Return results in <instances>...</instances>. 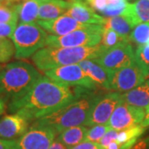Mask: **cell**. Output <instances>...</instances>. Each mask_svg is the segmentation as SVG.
Here are the masks:
<instances>
[{"instance_id":"obj_1","label":"cell","mask_w":149,"mask_h":149,"mask_svg":"<svg viewBox=\"0 0 149 149\" xmlns=\"http://www.w3.org/2000/svg\"><path fill=\"white\" fill-rule=\"evenodd\" d=\"M90 91L60 84L42 75L25 95L9 102L8 110L20 113L33 122L68 105Z\"/></svg>"},{"instance_id":"obj_2","label":"cell","mask_w":149,"mask_h":149,"mask_svg":"<svg viewBox=\"0 0 149 149\" xmlns=\"http://www.w3.org/2000/svg\"><path fill=\"white\" fill-rule=\"evenodd\" d=\"M101 96L90 91L68 105L34 121L33 124L51 127L58 134L67 128L85 125L92 109Z\"/></svg>"},{"instance_id":"obj_3","label":"cell","mask_w":149,"mask_h":149,"mask_svg":"<svg viewBox=\"0 0 149 149\" xmlns=\"http://www.w3.org/2000/svg\"><path fill=\"white\" fill-rule=\"evenodd\" d=\"M42 74L32 64L18 61L0 70V98L13 101L27 94Z\"/></svg>"},{"instance_id":"obj_4","label":"cell","mask_w":149,"mask_h":149,"mask_svg":"<svg viewBox=\"0 0 149 149\" xmlns=\"http://www.w3.org/2000/svg\"><path fill=\"white\" fill-rule=\"evenodd\" d=\"M106 49L101 45L78 47H46L32 56V61L40 70H47L56 67L79 64L87 59L97 58Z\"/></svg>"},{"instance_id":"obj_5","label":"cell","mask_w":149,"mask_h":149,"mask_svg":"<svg viewBox=\"0 0 149 149\" xmlns=\"http://www.w3.org/2000/svg\"><path fill=\"white\" fill-rule=\"evenodd\" d=\"M47 37V32L37 22H20L17 24L11 38L16 50L15 58L32 57L37 52L45 47Z\"/></svg>"},{"instance_id":"obj_6","label":"cell","mask_w":149,"mask_h":149,"mask_svg":"<svg viewBox=\"0 0 149 149\" xmlns=\"http://www.w3.org/2000/svg\"><path fill=\"white\" fill-rule=\"evenodd\" d=\"M104 29L103 25H91L87 28L76 30L64 36L48 35L46 46L53 47L97 46L101 42Z\"/></svg>"},{"instance_id":"obj_7","label":"cell","mask_w":149,"mask_h":149,"mask_svg":"<svg viewBox=\"0 0 149 149\" xmlns=\"http://www.w3.org/2000/svg\"><path fill=\"white\" fill-rule=\"evenodd\" d=\"M92 60L101 65L109 73L128 66L136 61L135 52L129 41L123 42L106 49L97 58Z\"/></svg>"},{"instance_id":"obj_8","label":"cell","mask_w":149,"mask_h":149,"mask_svg":"<svg viewBox=\"0 0 149 149\" xmlns=\"http://www.w3.org/2000/svg\"><path fill=\"white\" fill-rule=\"evenodd\" d=\"M149 74L136 61L128 66L109 73V89L116 92H128L142 85Z\"/></svg>"},{"instance_id":"obj_9","label":"cell","mask_w":149,"mask_h":149,"mask_svg":"<svg viewBox=\"0 0 149 149\" xmlns=\"http://www.w3.org/2000/svg\"><path fill=\"white\" fill-rule=\"evenodd\" d=\"M44 74L53 81L69 86L83 87L91 91L95 90L98 86L78 64L47 70L44 71Z\"/></svg>"},{"instance_id":"obj_10","label":"cell","mask_w":149,"mask_h":149,"mask_svg":"<svg viewBox=\"0 0 149 149\" xmlns=\"http://www.w3.org/2000/svg\"><path fill=\"white\" fill-rule=\"evenodd\" d=\"M146 109L129 105L122 100L114 109L108 125L119 132L140 125L143 121Z\"/></svg>"},{"instance_id":"obj_11","label":"cell","mask_w":149,"mask_h":149,"mask_svg":"<svg viewBox=\"0 0 149 149\" xmlns=\"http://www.w3.org/2000/svg\"><path fill=\"white\" fill-rule=\"evenodd\" d=\"M58 133L47 126L33 124L17 140V149H49Z\"/></svg>"},{"instance_id":"obj_12","label":"cell","mask_w":149,"mask_h":149,"mask_svg":"<svg viewBox=\"0 0 149 149\" xmlns=\"http://www.w3.org/2000/svg\"><path fill=\"white\" fill-rule=\"evenodd\" d=\"M122 101V94L112 92L102 95L92 109L85 126L93 127L99 124H108L118 104Z\"/></svg>"},{"instance_id":"obj_13","label":"cell","mask_w":149,"mask_h":149,"mask_svg":"<svg viewBox=\"0 0 149 149\" xmlns=\"http://www.w3.org/2000/svg\"><path fill=\"white\" fill-rule=\"evenodd\" d=\"M31 121L20 113H14L0 118V139L17 140L27 133Z\"/></svg>"},{"instance_id":"obj_14","label":"cell","mask_w":149,"mask_h":149,"mask_svg":"<svg viewBox=\"0 0 149 149\" xmlns=\"http://www.w3.org/2000/svg\"><path fill=\"white\" fill-rule=\"evenodd\" d=\"M70 7L65 15L70 17L85 24L103 25L105 17L96 13L95 11L85 0H69Z\"/></svg>"},{"instance_id":"obj_15","label":"cell","mask_w":149,"mask_h":149,"mask_svg":"<svg viewBox=\"0 0 149 149\" xmlns=\"http://www.w3.org/2000/svg\"><path fill=\"white\" fill-rule=\"evenodd\" d=\"M36 22L46 32L53 36H64L76 30L87 28L93 25L81 23L67 15H62L56 19L48 21L37 20Z\"/></svg>"},{"instance_id":"obj_16","label":"cell","mask_w":149,"mask_h":149,"mask_svg":"<svg viewBox=\"0 0 149 149\" xmlns=\"http://www.w3.org/2000/svg\"><path fill=\"white\" fill-rule=\"evenodd\" d=\"M70 7L69 1L42 0L39 8L37 20H53L65 15Z\"/></svg>"},{"instance_id":"obj_17","label":"cell","mask_w":149,"mask_h":149,"mask_svg":"<svg viewBox=\"0 0 149 149\" xmlns=\"http://www.w3.org/2000/svg\"><path fill=\"white\" fill-rule=\"evenodd\" d=\"M78 65L98 86H100L105 90H110L109 73L101 65L95 63L92 59L84 60Z\"/></svg>"},{"instance_id":"obj_18","label":"cell","mask_w":149,"mask_h":149,"mask_svg":"<svg viewBox=\"0 0 149 149\" xmlns=\"http://www.w3.org/2000/svg\"><path fill=\"white\" fill-rule=\"evenodd\" d=\"M122 100L129 105L146 109L149 104V80L132 91L122 94Z\"/></svg>"},{"instance_id":"obj_19","label":"cell","mask_w":149,"mask_h":149,"mask_svg":"<svg viewBox=\"0 0 149 149\" xmlns=\"http://www.w3.org/2000/svg\"><path fill=\"white\" fill-rule=\"evenodd\" d=\"M123 15L128 17L135 27L140 23L149 22V0L129 3Z\"/></svg>"},{"instance_id":"obj_20","label":"cell","mask_w":149,"mask_h":149,"mask_svg":"<svg viewBox=\"0 0 149 149\" xmlns=\"http://www.w3.org/2000/svg\"><path fill=\"white\" fill-rule=\"evenodd\" d=\"M88 129L85 126H77L65 129L59 133L56 139L68 149L85 141Z\"/></svg>"},{"instance_id":"obj_21","label":"cell","mask_w":149,"mask_h":149,"mask_svg":"<svg viewBox=\"0 0 149 149\" xmlns=\"http://www.w3.org/2000/svg\"><path fill=\"white\" fill-rule=\"evenodd\" d=\"M42 1V0H27L16 4L18 18L21 23H32L37 21Z\"/></svg>"},{"instance_id":"obj_22","label":"cell","mask_w":149,"mask_h":149,"mask_svg":"<svg viewBox=\"0 0 149 149\" xmlns=\"http://www.w3.org/2000/svg\"><path fill=\"white\" fill-rule=\"evenodd\" d=\"M134 25L128 17L124 15L120 16L107 17L105 22L104 24V27L110 28L115 31L123 37L129 40V36L134 28Z\"/></svg>"},{"instance_id":"obj_23","label":"cell","mask_w":149,"mask_h":149,"mask_svg":"<svg viewBox=\"0 0 149 149\" xmlns=\"http://www.w3.org/2000/svg\"><path fill=\"white\" fill-rule=\"evenodd\" d=\"M18 19L16 4L10 0H0V22L17 24Z\"/></svg>"},{"instance_id":"obj_24","label":"cell","mask_w":149,"mask_h":149,"mask_svg":"<svg viewBox=\"0 0 149 149\" xmlns=\"http://www.w3.org/2000/svg\"><path fill=\"white\" fill-rule=\"evenodd\" d=\"M149 40V22L140 23L134 27L129 36V41L138 46L146 45Z\"/></svg>"},{"instance_id":"obj_25","label":"cell","mask_w":149,"mask_h":149,"mask_svg":"<svg viewBox=\"0 0 149 149\" xmlns=\"http://www.w3.org/2000/svg\"><path fill=\"white\" fill-rule=\"evenodd\" d=\"M145 128H144L140 124V125H137L132 128L119 131L116 141L120 144L127 143L130 142H136L137 139L144 133Z\"/></svg>"},{"instance_id":"obj_26","label":"cell","mask_w":149,"mask_h":149,"mask_svg":"<svg viewBox=\"0 0 149 149\" xmlns=\"http://www.w3.org/2000/svg\"><path fill=\"white\" fill-rule=\"evenodd\" d=\"M16 50L13 41L8 37H0V63H8L15 56Z\"/></svg>"},{"instance_id":"obj_27","label":"cell","mask_w":149,"mask_h":149,"mask_svg":"<svg viewBox=\"0 0 149 149\" xmlns=\"http://www.w3.org/2000/svg\"><path fill=\"white\" fill-rule=\"evenodd\" d=\"M128 3V0H115L109 3L100 13L107 17L120 16L125 13Z\"/></svg>"},{"instance_id":"obj_28","label":"cell","mask_w":149,"mask_h":149,"mask_svg":"<svg viewBox=\"0 0 149 149\" xmlns=\"http://www.w3.org/2000/svg\"><path fill=\"white\" fill-rule=\"evenodd\" d=\"M126 41H129V40L123 37L118 33H117L115 31L112 30L110 28H105L104 27L100 45L103 46L105 49H109V48H111L114 46H116L118 43L126 42Z\"/></svg>"},{"instance_id":"obj_29","label":"cell","mask_w":149,"mask_h":149,"mask_svg":"<svg viewBox=\"0 0 149 149\" xmlns=\"http://www.w3.org/2000/svg\"><path fill=\"white\" fill-rule=\"evenodd\" d=\"M109 129H111V128L108 124H99L93 126L88 129L85 141L99 143Z\"/></svg>"},{"instance_id":"obj_30","label":"cell","mask_w":149,"mask_h":149,"mask_svg":"<svg viewBox=\"0 0 149 149\" xmlns=\"http://www.w3.org/2000/svg\"><path fill=\"white\" fill-rule=\"evenodd\" d=\"M135 61L149 74V46H139L135 51Z\"/></svg>"},{"instance_id":"obj_31","label":"cell","mask_w":149,"mask_h":149,"mask_svg":"<svg viewBox=\"0 0 149 149\" xmlns=\"http://www.w3.org/2000/svg\"><path fill=\"white\" fill-rule=\"evenodd\" d=\"M118 134V131L111 128V129H109V130L105 133V135L100 139V141L99 142V143L104 148H106L111 143H113V142H114V141L117 140Z\"/></svg>"},{"instance_id":"obj_32","label":"cell","mask_w":149,"mask_h":149,"mask_svg":"<svg viewBox=\"0 0 149 149\" xmlns=\"http://www.w3.org/2000/svg\"><path fill=\"white\" fill-rule=\"evenodd\" d=\"M17 24L15 23H3L0 22V37L12 38Z\"/></svg>"},{"instance_id":"obj_33","label":"cell","mask_w":149,"mask_h":149,"mask_svg":"<svg viewBox=\"0 0 149 149\" xmlns=\"http://www.w3.org/2000/svg\"><path fill=\"white\" fill-rule=\"evenodd\" d=\"M70 149H105L102 147L99 143L95 142H90V141H85L81 143L74 146Z\"/></svg>"},{"instance_id":"obj_34","label":"cell","mask_w":149,"mask_h":149,"mask_svg":"<svg viewBox=\"0 0 149 149\" xmlns=\"http://www.w3.org/2000/svg\"><path fill=\"white\" fill-rule=\"evenodd\" d=\"M89 4L94 8L95 11L101 13L109 4V1L108 0H92Z\"/></svg>"},{"instance_id":"obj_35","label":"cell","mask_w":149,"mask_h":149,"mask_svg":"<svg viewBox=\"0 0 149 149\" xmlns=\"http://www.w3.org/2000/svg\"><path fill=\"white\" fill-rule=\"evenodd\" d=\"M0 149H17V140H4L0 139Z\"/></svg>"},{"instance_id":"obj_36","label":"cell","mask_w":149,"mask_h":149,"mask_svg":"<svg viewBox=\"0 0 149 149\" xmlns=\"http://www.w3.org/2000/svg\"><path fill=\"white\" fill-rule=\"evenodd\" d=\"M133 146V143H127L124 144H120L117 141H114L109 144L105 149H131Z\"/></svg>"},{"instance_id":"obj_37","label":"cell","mask_w":149,"mask_h":149,"mask_svg":"<svg viewBox=\"0 0 149 149\" xmlns=\"http://www.w3.org/2000/svg\"><path fill=\"white\" fill-rule=\"evenodd\" d=\"M49 149H68L64 144L61 143L60 141L56 139V140L53 142V143L52 144V146L50 147Z\"/></svg>"},{"instance_id":"obj_38","label":"cell","mask_w":149,"mask_h":149,"mask_svg":"<svg viewBox=\"0 0 149 149\" xmlns=\"http://www.w3.org/2000/svg\"><path fill=\"white\" fill-rule=\"evenodd\" d=\"M141 125L146 128L149 126V104L148 106L146 108V113H145V117H144V119L143 123H141Z\"/></svg>"},{"instance_id":"obj_39","label":"cell","mask_w":149,"mask_h":149,"mask_svg":"<svg viewBox=\"0 0 149 149\" xmlns=\"http://www.w3.org/2000/svg\"><path fill=\"white\" fill-rule=\"evenodd\" d=\"M6 103H7V102H6L3 99L0 98V116H1V115H3V114L5 113Z\"/></svg>"},{"instance_id":"obj_40","label":"cell","mask_w":149,"mask_h":149,"mask_svg":"<svg viewBox=\"0 0 149 149\" xmlns=\"http://www.w3.org/2000/svg\"><path fill=\"white\" fill-rule=\"evenodd\" d=\"M11 3L13 4H18V3H23L27 0H10Z\"/></svg>"},{"instance_id":"obj_41","label":"cell","mask_w":149,"mask_h":149,"mask_svg":"<svg viewBox=\"0 0 149 149\" xmlns=\"http://www.w3.org/2000/svg\"><path fill=\"white\" fill-rule=\"evenodd\" d=\"M85 1H86V2H87L88 3H91L92 0H85Z\"/></svg>"},{"instance_id":"obj_42","label":"cell","mask_w":149,"mask_h":149,"mask_svg":"<svg viewBox=\"0 0 149 149\" xmlns=\"http://www.w3.org/2000/svg\"><path fill=\"white\" fill-rule=\"evenodd\" d=\"M128 1H134V2H136V1H139V0H128Z\"/></svg>"},{"instance_id":"obj_43","label":"cell","mask_w":149,"mask_h":149,"mask_svg":"<svg viewBox=\"0 0 149 149\" xmlns=\"http://www.w3.org/2000/svg\"><path fill=\"white\" fill-rule=\"evenodd\" d=\"M3 69V68H2V66H1V65H0V70H1Z\"/></svg>"}]
</instances>
